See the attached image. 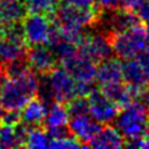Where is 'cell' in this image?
I'll use <instances>...</instances> for the list:
<instances>
[{"label": "cell", "instance_id": "obj_1", "mask_svg": "<svg viewBox=\"0 0 149 149\" xmlns=\"http://www.w3.org/2000/svg\"><path fill=\"white\" fill-rule=\"evenodd\" d=\"M39 76L34 70H27L20 76L9 77L0 73V106L3 111H21L36 96Z\"/></svg>", "mask_w": 149, "mask_h": 149}, {"label": "cell", "instance_id": "obj_2", "mask_svg": "<svg viewBox=\"0 0 149 149\" xmlns=\"http://www.w3.org/2000/svg\"><path fill=\"white\" fill-rule=\"evenodd\" d=\"M116 128L124 137L125 142L143 139L149 130V113L141 102L133 101L119 109L116 117Z\"/></svg>", "mask_w": 149, "mask_h": 149}, {"label": "cell", "instance_id": "obj_3", "mask_svg": "<svg viewBox=\"0 0 149 149\" xmlns=\"http://www.w3.org/2000/svg\"><path fill=\"white\" fill-rule=\"evenodd\" d=\"M109 39L113 52L117 55V57L122 60L134 58L147 46L146 26L143 25V22H141L125 31L112 35Z\"/></svg>", "mask_w": 149, "mask_h": 149}, {"label": "cell", "instance_id": "obj_4", "mask_svg": "<svg viewBox=\"0 0 149 149\" xmlns=\"http://www.w3.org/2000/svg\"><path fill=\"white\" fill-rule=\"evenodd\" d=\"M97 9L93 8H80L65 1L60 5H55L51 14L52 20L58 27H92L96 20Z\"/></svg>", "mask_w": 149, "mask_h": 149}, {"label": "cell", "instance_id": "obj_5", "mask_svg": "<svg viewBox=\"0 0 149 149\" xmlns=\"http://www.w3.org/2000/svg\"><path fill=\"white\" fill-rule=\"evenodd\" d=\"M24 39L27 46L45 45L49 42L52 31L55 29V22L46 14L27 13L21 21Z\"/></svg>", "mask_w": 149, "mask_h": 149}, {"label": "cell", "instance_id": "obj_6", "mask_svg": "<svg viewBox=\"0 0 149 149\" xmlns=\"http://www.w3.org/2000/svg\"><path fill=\"white\" fill-rule=\"evenodd\" d=\"M77 50L81 55L96 63L104 61L114 55L109 36L97 30H92L90 34L85 32L82 40L77 45Z\"/></svg>", "mask_w": 149, "mask_h": 149}, {"label": "cell", "instance_id": "obj_7", "mask_svg": "<svg viewBox=\"0 0 149 149\" xmlns=\"http://www.w3.org/2000/svg\"><path fill=\"white\" fill-rule=\"evenodd\" d=\"M88 100V113L100 124H109L116 119L119 113V107L112 102L103 92L93 90L87 96Z\"/></svg>", "mask_w": 149, "mask_h": 149}, {"label": "cell", "instance_id": "obj_8", "mask_svg": "<svg viewBox=\"0 0 149 149\" xmlns=\"http://www.w3.org/2000/svg\"><path fill=\"white\" fill-rule=\"evenodd\" d=\"M47 77L55 102L67 103L77 96L76 82L63 67L56 66L47 73Z\"/></svg>", "mask_w": 149, "mask_h": 149}, {"label": "cell", "instance_id": "obj_9", "mask_svg": "<svg viewBox=\"0 0 149 149\" xmlns=\"http://www.w3.org/2000/svg\"><path fill=\"white\" fill-rule=\"evenodd\" d=\"M61 63L76 83H95L96 62L86 56L77 52L63 60Z\"/></svg>", "mask_w": 149, "mask_h": 149}, {"label": "cell", "instance_id": "obj_10", "mask_svg": "<svg viewBox=\"0 0 149 149\" xmlns=\"http://www.w3.org/2000/svg\"><path fill=\"white\" fill-rule=\"evenodd\" d=\"M122 73L123 82L132 90L136 97L149 86V74L136 57L127 58L122 62Z\"/></svg>", "mask_w": 149, "mask_h": 149}, {"label": "cell", "instance_id": "obj_11", "mask_svg": "<svg viewBox=\"0 0 149 149\" xmlns=\"http://www.w3.org/2000/svg\"><path fill=\"white\" fill-rule=\"evenodd\" d=\"M26 60L30 68L34 70L37 74L49 73L57 66L58 62L47 44L30 46L26 52Z\"/></svg>", "mask_w": 149, "mask_h": 149}, {"label": "cell", "instance_id": "obj_12", "mask_svg": "<svg viewBox=\"0 0 149 149\" xmlns=\"http://www.w3.org/2000/svg\"><path fill=\"white\" fill-rule=\"evenodd\" d=\"M101 124L97 120L93 119L90 113L73 116L68 119V129L72 133V136L78 139L82 143V147H87L91 139L95 137V134L98 132Z\"/></svg>", "mask_w": 149, "mask_h": 149}, {"label": "cell", "instance_id": "obj_13", "mask_svg": "<svg viewBox=\"0 0 149 149\" xmlns=\"http://www.w3.org/2000/svg\"><path fill=\"white\" fill-rule=\"evenodd\" d=\"M95 81L101 87L123 81L122 62L118 58H113V57H109L104 60V61L98 62V65H96Z\"/></svg>", "mask_w": 149, "mask_h": 149}, {"label": "cell", "instance_id": "obj_14", "mask_svg": "<svg viewBox=\"0 0 149 149\" xmlns=\"http://www.w3.org/2000/svg\"><path fill=\"white\" fill-rule=\"evenodd\" d=\"M125 146V139L122 134L119 133V130L109 124H104L103 127H101L100 130L95 134L90 143L87 144V147L91 148H122Z\"/></svg>", "mask_w": 149, "mask_h": 149}, {"label": "cell", "instance_id": "obj_15", "mask_svg": "<svg viewBox=\"0 0 149 149\" xmlns=\"http://www.w3.org/2000/svg\"><path fill=\"white\" fill-rule=\"evenodd\" d=\"M46 111H47V107L40 98L35 96L22 107V109L20 111V119L30 128L40 127L44 123Z\"/></svg>", "mask_w": 149, "mask_h": 149}, {"label": "cell", "instance_id": "obj_16", "mask_svg": "<svg viewBox=\"0 0 149 149\" xmlns=\"http://www.w3.org/2000/svg\"><path fill=\"white\" fill-rule=\"evenodd\" d=\"M26 14L24 0H0V19L5 26L21 22Z\"/></svg>", "mask_w": 149, "mask_h": 149}, {"label": "cell", "instance_id": "obj_17", "mask_svg": "<svg viewBox=\"0 0 149 149\" xmlns=\"http://www.w3.org/2000/svg\"><path fill=\"white\" fill-rule=\"evenodd\" d=\"M101 91L103 92L112 102H114L119 108H123V107L128 106L130 102H133L134 98H136V96H134L132 90H130L123 81L102 86Z\"/></svg>", "mask_w": 149, "mask_h": 149}, {"label": "cell", "instance_id": "obj_18", "mask_svg": "<svg viewBox=\"0 0 149 149\" xmlns=\"http://www.w3.org/2000/svg\"><path fill=\"white\" fill-rule=\"evenodd\" d=\"M68 119H70V114L65 103L54 102V103H51L47 107L42 127L45 129L65 127V125H68Z\"/></svg>", "mask_w": 149, "mask_h": 149}, {"label": "cell", "instance_id": "obj_19", "mask_svg": "<svg viewBox=\"0 0 149 149\" xmlns=\"http://www.w3.org/2000/svg\"><path fill=\"white\" fill-rule=\"evenodd\" d=\"M50 137L46 133L44 127H34L30 129L27 134L26 144L25 147L27 148H49Z\"/></svg>", "mask_w": 149, "mask_h": 149}, {"label": "cell", "instance_id": "obj_20", "mask_svg": "<svg viewBox=\"0 0 149 149\" xmlns=\"http://www.w3.org/2000/svg\"><path fill=\"white\" fill-rule=\"evenodd\" d=\"M27 13L51 15L55 8V0H24Z\"/></svg>", "mask_w": 149, "mask_h": 149}, {"label": "cell", "instance_id": "obj_21", "mask_svg": "<svg viewBox=\"0 0 149 149\" xmlns=\"http://www.w3.org/2000/svg\"><path fill=\"white\" fill-rule=\"evenodd\" d=\"M67 108L70 117L73 116H81V114H88V100L85 96H76L71 101L65 103Z\"/></svg>", "mask_w": 149, "mask_h": 149}, {"label": "cell", "instance_id": "obj_22", "mask_svg": "<svg viewBox=\"0 0 149 149\" xmlns=\"http://www.w3.org/2000/svg\"><path fill=\"white\" fill-rule=\"evenodd\" d=\"M17 147L14 125L0 124V148H15Z\"/></svg>", "mask_w": 149, "mask_h": 149}, {"label": "cell", "instance_id": "obj_23", "mask_svg": "<svg viewBox=\"0 0 149 149\" xmlns=\"http://www.w3.org/2000/svg\"><path fill=\"white\" fill-rule=\"evenodd\" d=\"M82 143L78 139L74 138L72 134L71 136L61 137V138H52L50 139L49 148L54 149H72V148H81Z\"/></svg>", "mask_w": 149, "mask_h": 149}, {"label": "cell", "instance_id": "obj_24", "mask_svg": "<svg viewBox=\"0 0 149 149\" xmlns=\"http://www.w3.org/2000/svg\"><path fill=\"white\" fill-rule=\"evenodd\" d=\"M132 10L137 14L142 22H149V0H139Z\"/></svg>", "mask_w": 149, "mask_h": 149}, {"label": "cell", "instance_id": "obj_25", "mask_svg": "<svg viewBox=\"0 0 149 149\" xmlns=\"http://www.w3.org/2000/svg\"><path fill=\"white\" fill-rule=\"evenodd\" d=\"M124 0H98V3L95 6L101 9H117L123 8Z\"/></svg>", "mask_w": 149, "mask_h": 149}, {"label": "cell", "instance_id": "obj_26", "mask_svg": "<svg viewBox=\"0 0 149 149\" xmlns=\"http://www.w3.org/2000/svg\"><path fill=\"white\" fill-rule=\"evenodd\" d=\"M137 60L143 66V68L147 71V73L149 74V45H147L142 52L137 56Z\"/></svg>", "mask_w": 149, "mask_h": 149}, {"label": "cell", "instance_id": "obj_27", "mask_svg": "<svg viewBox=\"0 0 149 149\" xmlns=\"http://www.w3.org/2000/svg\"><path fill=\"white\" fill-rule=\"evenodd\" d=\"M65 1L80 8H93L96 5L97 0H65Z\"/></svg>", "mask_w": 149, "mask_h": 149}, {"label": "cell", "instance_id": "obj_28", "mask_svg": "<svg viewBox=\"0 0 149 149\" xmlns=\"http://www.w3.org/2000/svg\"><path fill=\"white\" fill-rule=\"evenodd\" d=\"M138 98H139V102L144 106V108H146L149 113V86L143 92H141V95L138 96Z\"/></svg>", "mask_w": 149, "mask_h": 149}, {"label": "cell", "instance_id": "obj_29", "mask_svg": "<svg viewBox=\"0 0 149 149\" xmlns=\"http://www.w3.org/2000/svg\"><path fill=\"white\" fill-rule=\"evenodd\" d=\"M139 1V0H124V4H123V8H127V9H132L136 6V4Z\"/></svg>", "mask_w": 149, "mask_h": 149}, {"label": "cell", "instance_id": "obj_30", "mask_svg": "<svg viewBox=\"0 0 149 149\" xmlns=\"http://www.w3.org/2000/svg\"><path fill=\"white\" fill-rule=\"evenodd\" d=\"M5 24H4V22H3V20H1V19H0V37H1L4 34H5Z\"/></svg>", "mask_w": 149, "mask_h": 149}, {"label": "cell", "instance_id": "obj_31", "mask_svg": "<svg viewBox=\"0 0 149 149\" xmlns=\"http://www.w3.org/2000/svg\"><path fill=\"white\" fill-rule=\"evenodd\" d=\"M146 35H147V45H149V22H147L146 26Z\"/></svg>", "mask_w": 149, "mask_h": 149}, {"label": "cell", "instance_id": "obj_32", "mask_svg": "<svg viewBox=\"0 0 149 149\" xmlns=\"http://www.w3.org/2000/svg\"><path fill=\"white\" fill-rule=\"evenodd\" d=\"M1 114H3V108H1V106H0V118H1Z\"/></svg>", "mask_w": 149, "mask_h": 149}, {"label": "cell", "instance_id": "obj_33", "mask_svg": "<svg viewBox=\"0 0 149 149\" xmlns=\"http://www.w3.org/2000/svg\"><path fill=\"white\" fill-rule=\"evenodd\" d=\"M4 71V70H3V66H0V73H1Z\"/></svg>", "mask_w": 149, "mask_h": 149}, {"label": "cell", "instance_id": "obj_34", "mask_svg": "<svg viewBox=\"0 0 149 149\" xmlns=\"http://www.w3.org/2000/svg\"><path fill=\"white\" fill-rule=\"evenodd\" d=\"M55 1H57V0H55Z\"/></svg>", "mask_w": 149, "mask_h": 149}]
</instances>
